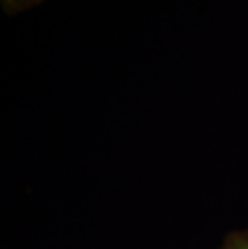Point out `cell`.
Masks as SVG:
<instances>
[{
	"label": "cell",
	"mask_w": 248,
	"mask_h": 249,
	"mask_svg": "<svg viewBox=\"0 0 248 249\" xmlns=\"http://www.w3.org/2000/svg\"><path fill=\"white\" fill-rule=\"evenodd\" d=\"M42 2H44V0H0L2 8L5 10V13H8V15H17L21 12H26V10L33 8Z\"/></svg>",
	"instance_id": "cell-1"
},
{
	"label": "cell",
	"mask_w": 248,
	"mask_h": 249,
	"mask_svg": "<svg viewBox=\"0 0 248 249\" xmlns=\"http://www.w3.org/2000/svg\"><path fill=\"white\" fill-rule=\"evenodd\" d=\"M221 249H248V229L229 233Z\"/></svg>",
	"instance_id": "cell-2"
}]
</instances>
